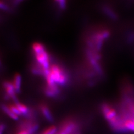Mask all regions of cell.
Returning <instances> with one entry per match:
<instances>
[{"instance_id":"obj_1","label":"cell","mask_w":134,"mask_h":134,"mask_svg":"<svg viewBox=\"0 0 134 134\" xmlns=\"http://www.w3.org/2000/svg\"><path fill=\"white\" fill-rule=\"evenodd\" d=\"M58 134H82L81 125L73 118L66 119L58 127Z\"/></svg>"},{"instance_id":"obj_2","label":"cell","mask_w":134,"mask_h":134,"mask_svg":"<svg viewBox=\"0 0 134 134\" xmlns=\"http://www.w3.org/2000/svg\"><path fill=\"white\" fill-rule=\"evenodd\" d=\"M49 74L57 85L64 86L69 81L68 74L63 67L57 64L50 66Z\"/></svg>"},{"instance_id":"obj_3","label":"cell","mask_w":134,"mask_h":134,"mask_svg":"<svg viewBox=\"0 0 134 134\" xmlns=\"http://www.w3.org/2000/svg\"><path fill=\"white\" fill-rule=\"evenodd\" d=\"M101 111L104 118L106 119L108 122H110L111 120L114 119L118 116L115 109L106 103L102 104V106H101Z\"/></svg>"},{"instance_id":"obj_4","label":"cell","mask_w":134,"mask_h":134,"mask_svg":"<svg viewBox=\"0 0 134 134\" xmlns=\"http://www.w3.org/2000/svg\"><path fill=\"white\" fill-rule=\"evenodd\" d=\"M3 87L7 97L13 100L15 103L18 102V98L16 97L17 92H16L12 82L6 81L3 83Z\"/></svg>"},{"instance_id":"obj_5","label":"cell","mask_w":134,"mask_h":134,"mask_svg":"<svg viewBox=\"0 0 134 134\" xmlns=\"http://www.w3.org/2000/svg\"><path fill=\"white\" fill-rule=\"evenodd\" d=\"M40 111L41 115L44 116L45 119L49 122H53L54 120V117L52 111H50L49 107L47 104L41 103L39 106Z\"/></svg>"},{"instance_id":"obj_6","label":"cell","mask_w":134,"mask_h":134,"mask_svg":"<svg viewBox=\"0 0 134 134\" xmlns=\"http://www.w3.org/2000/svg\"><path fill=\"white\" fill-rule=\"evenodd\" d=\"M45 94L49 97H55L59 94V86L55 85L54 86H48L46 85L44 89Z\"/></svg>"},{"instance_id":"obj_7","label":"cell","mask_w":134,"mask_h":134,"mask_svg":"<svg viewBox=\"0 0 134 134\" xmlns=\"http://www.w3.org/2000/svg\"><path fill=\"white\" fill-rule=\"evenodd\" d=\"M12 84H13L17 93L20 92L21 91V88L22 78L19 74H16L15 75Z\"/></svg>"},{"instance_id":"obj_8","label":"cell","mask_w":134,"mask_h":134,"mask_svg":"<svg viewBox=\"0 0 134 134\" xmlns=\"http://www.w3.org/2000/svg\"><path fill=\"white\" fill-rule=\"evenodd\" d=\"M1 108L3 112H4V113L9 117L10 118L14 120H19V116L15 114L14 113L10 110V108H9L8 105H6V104H2L1 106Z\"/></svg>"},{"instance_id":"obj_9","label":"cell","mask_w":134,"mask_h":134,"mask_svg":"<svg viewBox=\"0 0 134 134\" xmlns=\"http://www.w3.org/2000/svg\"><path fill=\"white\" fill-rule=\"evenodd\" d=\"M32 50L34 55L43 52L46 50L45 46L40 43H35L33 44L32 45Z\"/></svg>"},{"instance_id":"obj_10","label":"cell","mask_w":134,"mask_h":134,"mask_svg":"<svg viewBox=\"0 0 134 134\" xmlns=\"http://www.w3.org/2000/svg\"><path fill=\"white\" fill-rule=\"evenodd\" d=\"M58 128L55 126H51L45 129L42 131L40 134H57Z\"/></svg>"},{"instance_id":"obj_11","label":"cell","mask_w":134,"mask_h":134,"mask_svg":"<svg viewBox=\"0 0 134 134\" xmlns=\"http://www.w3.org/2000/svg\"><path fill=\"white\" fill-rule=\"evenodd\" d=\"M125 126L129 131L134 132V122L132 119L126 120L124 122Z\"/></svg>"},{"instance_id":"obj_12","label":"cell","mask_w":134,"mask_h":134,"mask_svg":"<svg viewBox=\"0 0 134 134\" xmlns=\"http://www.w3.org/2000/svg\"><path fill=\"white\" fill-rule=\"evenodd\" d=\"M56 2L59 8L61 10H64L66 7V2L65 1H57Z\"/></svg>"},{"instance_id":"obj_13","label":"cell","mask_w":134,"mask_h":134,"mask_svg":"<svg viewBox=\"0 0 134 134\" xmlns=\"http://www.w3.org/2000/svg\"><path fill=\"white\" fill-rule=\"evenodd\" d=\"M104 11L105 12V13H106L108 16H109L110 17L112 18H116V15L112 12V11L110 9V8L108 7H104Z\"/></svg>"},{"instance_id":"obj_14","label":"cell","mask_w":134,"mask_h":134,"mask_svg":"<svg viewBox=\"0 0 134 134\" xmlns=\"http://www.w3.org/2000/svg\"><path fill=\"white\" fill-rule=\"evenodd\" d=\"M0 9L6 11L9 9V8H8V6L6 5V4L5 3V2H3L2 1H0Z\"/></svg>"},{"instance_id":"obj_15","label":"cell","mask_w":134,"mask_h":134,"mask_svg":"<svg viewBox=\"0 0 134 134\" xmlns=\"http://www.w3.org/2000/svg\"><path fill=\"white\" fill-rule=\"evenodd\" d=\"M6 128V125L4 124H0V134H3Z\"/></svg>"},{"instance_id":"obj_16","label":"cell","mask_w":134,"mask_h":134,"mask_svg":"<svg viewBox=\"0 0 134 134\" xmlns=\"http://www.w3.org/2000/svg\"><path fill=\"white\" fill-rule=\"evenodd\" d=\"M15 134H31L30 132L26 130H16V132Z\"/></svg>"},{"instance_id":"obj_17","label":"cell","mask_w":134,"mask_h":134,"mask_svg":"<svg viewBox=\"0 0 134 134\" xmlns=\"http://www.w3.org/2000/svg\"><path fill=\"white\" fill-rule=\"evenodd\" d=\"M132 121H133V122H134V118H133V119H132Z\"/></svg>"},{"instance_id":"obj_18","label":"cell","mask_w":134,"mask_h":134,"mask_svg":"<svg viewBox=\"0 0 134 134\" xmlns=\"http://www.w3.org/2000/svg\"><path fill=\"white\" fill-rule=\"evenodd\" d=\"M1 59H0V65H1Z\"/></svg>"}]
</instances>
